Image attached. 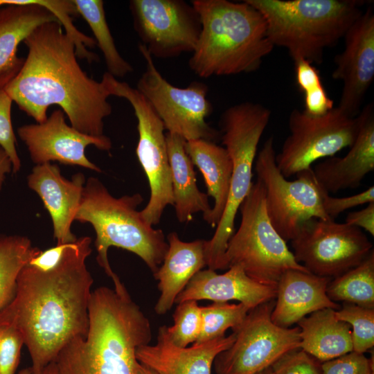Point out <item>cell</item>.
Here are the masks:
<instances>
[{
  "label": "cell",
  "instance_id": "cell-1",
  "mask_svg": "<svg viewBox=\"0 0 374 374\" xmlns=\"http://www.w3.org/2000/svg\"><path fill=\"white\" fill-rule=\"evenodd\" d=\"M91 244L89 236L68 243L61 258L46 269L28 262L19 274L12 299L0 312V323L21 332L33 371L55 362L69 341L88 332L93 279L86 260Z\"/></svg>",
  "mask_w": 374,
  "mask_h": 374
},
{
  "label": "cell",
  "instance_id": "cell-2",
  "mask_svg": "<svg viewBox=\"0 0 374 374\" xmlns=\"http://www.w3.org/2000/svg\"><path fill=\"white\" fill-rule=\"evenodd\" d=\"M28 52L22 69L3 89L37 123L58 105L78 131L104 136V119L112 112L103 82L80 67L75 45L59 21L37 27L24 40Z\"/></svg>",
  "mask_w": 374,
  "mask_h": 374
},
{
  "label": "cell",
  "instance_id": "cell-3",
  "mask_svg": "<svg viewBox=\"0 0 374 374\" xmlns=\"http://www.w3.org/2000/svg\"><path fill=\"white\" fill-rule=\"evenodd\" d=\"M89 330L69 341L55 363L60 374H136V349L149 344L151 325L128 292L100 287L91 292Z\"/></svg>",
  "mask_w": 374,
  "mask_h": 374
},
{
  "label": "cell",
  "instance_id": "cell-4",
  "mask_svg": "<svg viewBox=\"0 0 374 374\" xmlns=\"http://www.w3.org/2000/svg\"><path fill=\"white\" fill-rule=\"evenodd\" d=\"M202 29L188 60L197 76L232 75L258 70L274 48L262 14L246 0H193Z\"/></svg>",
  "mask_w": 374,
  "mask_h": 374
},
{
  "label": "cell",
  "instance_id": "cell-5",
  "mask_svg": "<svg viewBox=\"0 0 374 374\" xmlns=\"http://www.w3.org/2000/svg\"><path fill=\"white\" fill-rule=\"evenodd\" d=\"M143 202L139 193L112 196L96 177L85 182L75 220L89 223L96 233V260L119 292L127 291L112 269L108 260L111 247L121 248L140 257L154 274L161 266L168 244L161 229L147 223L137 210Z\"/></svg>",
  "mask_w": 374,
  "mask_h": 374
},
{
  "label": "cell",
  "instance_id": "cell-6",
  "mask_svg": "<svg viewBox=\"0 0 374 374\" xmlns=\"http://www.w3.org/2000/svg\"><path fill=\"white\" fill-rule=\"evenodd\" d=\"M263 16L274 46L283 47L294 62H323L325 49L344 37L362 15L359 0H246Z\"/></svg>",
  "mask_w": 374,
  "mask_h": 374
},
{
  "label": "cell",
  "instance_id": "cell-7",
  "mask_svg": "<svg viewBox=\"0 0 374 374\" xmlns=\"http://www.w3.org/2000/svg\"><path fill=\"white\" fill-rule=\"evenodd\" d=\"M271 114L269 109L262 104L247 101L226 108L220 116V139L233 168L225 209L213 237L204 242L206 266L210 269H228V242L235 232L239 207L252 186L258 145Z\"/></svg>",
  "mask_w": 374,
  "mask_h": 374
},
{
  "label": "cell",
  "instance_id": "cell-8",
  "mask_svg": "<svg viewBox=\"0 0 374 374\" xmlns=\"http://www.w3.org/2000/svg\"><path fill=\"white\" fill-rule=\"evenodd\" d=\"M240 226L229 239L226 251L228 269L242 268L254 280L275 286L287 270L309 272L295 259L271 224L265 207V190L257 179L241 203Z\"/></svg>",
  "mask_w": 374,
  "mask_h": 374
},
{
  "label": "cell",
  "instance_id": "cell-9",
  "mask_svg": "<svg viewBox=\"0 0 374 374\" xmlns=\"http://www.w3.org/2000/svg\"><path fill=\"white\" fill-rule=\"evenodd\" d=\"M274 137L269 136L258 152L254 169L263 184L268 217L281 238L293 240L301 226L311 218L330 219L324 211L321 187L312 168L297 173L289 181L276 166Z\"/></svg>",
  "mask_w": 374,
  "mask_h": 374
},
{
  "label": "cell",
  "instance_id": "cell-10",
  "mask_svg": "<svg viewBox=\"0 0 374 374\" xmlns=\"http://www.w3.org/2000/svg\"><path fill=\"white\" fill-rule=\"evenodd\" d=\"M101 82L109 96L126 99L134 109L139 132L136 153L150 188L148 203L140 213L144 220L153 226L160 222L166 207L173 205L171 172L163 123L136 88L119 81L107 72L103 75Z\"/></svg>",
  "mask_w": 374,
  "mask_h": 374
},
{
  "label": "cell",
  "instance_id": "cell-11",
  "mask_svg": "<svg viewBox=\"0 0 374 374\" xmlns=\"http://www.w3.org/2000/svg\"><path fill=\"white\" fill-rule=\"evenodd\" d=\"M138 48L145 62V70L137 82L136 89L149 102L167 132L176 134L186 141L215 142L220 139V132L206 121L213 110L207 98L208 86L197 81L184 88L170 84L159 71L145 46L140 43Z\"/></svg>",
  "mask_w": 374,
  "mask_h": 374
},
{
  "label": "cell",
  "instance_id": "cell-12",
  "mask_svg": "<svg viewBox=\"0 0 374 374\" xmlns=\"http://www.w3.org/2000/svg\"><path fill=\"white\" fill-rule=\"evenodd\" d=\"M290 134L276 153L277 167L288 178L311 168L315 161L334 157L350 147L358 132L357 116H351L338 106L319 116L294 109L288 118Z\"/></svg>",
  "mask_w": 374,
  "mask_h": 374
},
{
  "label": "cell",
  "instance_id": "cell-13",
  "mask_svg": "<svg viewBox=\"0 0 374 374\" xmlns=\"http://www.w3.org/2000/svg\"><path fill=\"white\" fill-rule=\"evenodd\" d=\"M290 242L299 264L314 275L330 278L357 267L373 250L361 229L332 219H310Z\"/></svg>",
  "mask_w": 374,
  "mask_h": 374
},
{
  "label": "cell",
  "instance_id": "cell-14",
  "mask_svg": "<svg viewBox=\"0 0 374 374\" xmlns=\"http://www.w3.org/2000/svg\"><path fill=\"white\" fill-rule=\"evenodd\" d=\"M275 299L249 311L233 330L231 346L219 353L213 366L215 374H256L271 366L285 353L300 347V329L281 328L271 319Z\"/></svg>",
  "mask_w": 374,
  "mask_h": 374
},
{
  "label": "cell",
  "instance_id": "cell-15",
  "mask_svg": "<svg viewBox=\"0 0 374 374\" xmlns=\"http://www.w3.org/2000/svg\"><path fill=\"white\" fill-rule=\"evenodd\" d=\"M129 8L141 44L152 58L192 53L201 33L200 17L184 0H132Z\"/></svg>",
  "mask_w": 374,
  "mask_h": 374
},
{
  "label": "cell",
  "instance_id": "cell-16",
  "mask_svg": "<svg viewBox=\"0 0 374 374\" xmlns=\"http://www.w3.org/2000/svg\"><path fill=\"white\" fill-rule=\"evenodd\" d=\"M64 114L61 109H55L45 121L17 129L31 160L36 165L58 161L101 172V169L86 157L85 149L93 145L99 150L109 151L111 139L106 135L93 136L78 131L66 123Z\"/></svg>",
  "mask_w": 374,
  "mask_h": 374
},
{
  "label": "cell",
  "instance_id": "cell-17",
  "mask_svg": "<svg viewBox=\"0 0 374 374\" xmlns=\"http://www.w3.org/2000/svg\"><path fill=\"white\" fill-rule=\"evenodd\" d=\"M345 47L335 57L332 77L342 82L338 107L356 116L374 79V13L368 8L344 36Z\"/></svg>",
  "mask_w": 374,
  "mask_h": 374
},
{
  "label": "cell",
  "instance_id": "cell-18",
  "mask_svg": "<svg viewBox=\"0 0 374 374\" xmlns=\"http://www.w3.org/2000/svg\"><path fill=\"white\" fill-rule=\"evenodd\" d=\"M234 332L190 347L176 346L170 338L168 326L159 328L157 343L139 346L136 351L139 364L157 374H211L217 355L229 348Z\"/></svg>",
  "mask_w": 374,
  "mask_h": 374
},
{
  "label": "cell",
  "instance_id": "cell-19",
  "mask_svg": "<svg viewBox=\"0 0 374 374\" xmlns=\"http://www.w3.org/2000/svg\"><path fill=\"white\" fill-rule=\"evenodd\" d=\"M85 177L82 173L64 178L60 168L51 162L36 165L28 176V186L41 198L48 212L57 244L73 242L76 236L71 232L80 205Z\"/></svg>",
  "mask_w": 374,
  "mask_h": 374
},
{
  "label": "cell",
  "instance_id": "cell-20",
  "mask_svg": "<svg viewBox=\"0 0 374 374\" xmlns=\"http://www.w3.org/2000/svg\"><path fill=\"white\" fill-rule=\"evenodd\" d=\"M357 116L358 132L348 153L343 157H328L312 170L317 183L328 194L357 188L374 170L373 103H368Z\"/></svg>",
  "mask_w": 374,
  "mask_h": 374
},
{
  "label": "cell",
  "instance_id": "cell-21",
  "mask_svg": "<svg viewBox=\"0 0 374 374\" xmlns=\"http://www.w3.org/2000/svg\"><path fill=\"white\" fill-rule=\"evenodd\" d=\"M276 287L260 283L249 277L238 265L224 274L207 269L198 271L178 294L175 303L188 300L213 302L238 301L250 310L274 300Z\"/></svg>",
  "mask_w": 374,
  "mask_h": 374
},
{
  "label": "cell",
  "instance_id": "cell-22",
  "mask_svg": "<svg viewBox=\"0 0 374 374\" xmlns=\"http://www.w3.org/2000/svg\"><path fill=\"white\" fill-rule=\"evenodd\" d=\"M10 3L0 6V89L23 67L25 58L17 55L19 44L42 24L59 21L43 0H10Z\"/></svg>",
  "mask_w": 374,
  "mask_h": 374
},
{
  "label": "cell",
  "instance_id": "cell-23",
  "mask_svg": "<svg viewBox=\"0 0 374 374\" xmlns=\"http://www.w3.org/2000/svg\"><path fill=\"white\" fill-rule=\"evenodd\" d=\"M331 279L299 270L286 271L276 285L271 321L277 326L287 328L319 310H339V305L332 301L326 294Z\"/></svg>",
  "mask_w": 374,
  "mask_h": 374
},
{
  "label": "cell",
  "instance_id": "cell-24",
  "mask_svg": "<svg viewBox=\"0 0 374 374\" xmlns=\"http://www.w3.org/2000/svg\"><path fill=\"white\" fill-rule=\"evenodd\" d=\"M167 242L168 248L163 260L153 274L159 281L161 292L154 307L158 315H163L171 309L178 294L206 266L205 240L185 242L180 240L176 232H171L167 236Z\"/></svg>",
  "mask_w": 374,
  "mask_h": 374
},
{
  "label": "cell",
  "instance_id": "cell-25",
  "mask_svg": "<svg viewBox=\"0 0 374 374\" xmlns=\"http://www.w3.org/2000/svg\"><path fill=\"white\" fill-rule=\"evenodd\" d=\"M166 140L176 217L179 222H188L194 214L201 212L206 222L212 207L207 194L197 185L193 164L185 150L186 141L170 132L166 134Z\"/></svg>",
  "mask_w": 374,
  "mask_h": 374
},
{
  "label": "cell",
  "instance_id": "cell-26",
  "mask_svg": "<svg viewBox=\"0 0 374 374\" xmlns=\"http://www.w3.org/2000/svg\"><path fill=\"white\" fill-rule=\"evenodd\" d=\"M185 150L204 177L207 195L214 200L206 222L215 228L229 197L233 168L231 157L224 147L204 139L186 141Z\"/></svg>",
  "mask_w": 374,
  "mask_h": 374
},
{
  "label": "cell",
  "instance_id": "cell-27",
  "mask_svg": "<svg viewBox=\"0 0 374 374\" xmlns=\"http://www.w3.org/2000/svg\"><path fill=\"white\" fill-rule=\"evenodd\" d=\"M335 311L323 308L296 323L300 329L299 348L321 363L353 351L351 328L337 318Z\"/></svg>",
  "mask_w": 374,
  "mask_h": 374
},
{
  "label": "cell",
  "instance_id": "cell-28",
  "mask_svg": "<svg viewBox=\"0 0 374 374\" xmlns=\"http://www.w3.org/2000/svg\"><path fill=\"white\" fill-rule=\"evenodd\" d=\"M78 15L88 24L96 45L101 51L107 73L114 78H123L134 70L117 49L107 22L104 2L102 0H73Z\"/></svg>",
  "mask_w": 374,
  "mask_h": 374
},
{
  "label": "cell",
  "instance_id": "cell-29",
  "mask_svg": "<svg viewBox=\"0 0 374 374\" xmlns=\"http://www.w3.org/2000/svg\"><path fill=\"white\" fill-rule=\"evenodd\" d=\"M326 294L333 302L342 301L374 308V252L357 267L332 278Z\"/></svg>",
  "mask_w": 374,
  "mask_h": 374
},
{
  "label": "cell",
  "instance_id": "cell-30",
  "mask_svg": "<svg viewBox=\"0 0 374 374\" xmlns=\"http://www.w3.org/2000/svg\"><path fill=\"white\" fill-rule=\"evenodd\" d=\"M40 249L19 235H0V312L12 299L21 269Z\"/></svg>",
  "mask_w": 374,
  "mask_h": 374
},
{
  "label": "cell",
  "instance_id": "cell-31",
  "mask_svg": "<svg viewBox=\"0 0 374 374\" xmlns=\"http://www.w3.org/2000/svg\"><path fill=\"white\" fill-rule=\"evenodd\" d=\"M250 309L244 305L228 302H213L202 307V329L195 343H202L225 335V332L237 328Z\"/></svg>",
  "mask_w": 374,
  "mask_h": 374
},
{
  "label": "cell",
  "instance_id": "cell-32",
  "mask_svg": "<svg viewBox=\"0 0 374 374\" xmlns=\"http://www.w3.org/2000/svg\"><path fill=\"white\" fill-rule=\"evenodd\" d=\"M335 314L351 328L353 351L364 354L373 348L374 308L344 303Z\"/></svg>",
  "mask_w": 374,
  "mask_h": 374
},
{
  "label": "cell",
  "instance_id": "cell-33",
  "mask_svg": "<svg viewBox=\"0 0 374 374\" xmlns=\"http://www.w3.org/2000/svg\"><path fill=\"white\" fill-rule=\"evenodd\" d=\"M174 324L168 327L170 339L176 346L186 347L195 343L202 329V307L195 300L177 304L172 315Z\"/></svg>",
  "mask_w": 374,
  "mask_h": 374
},
{
  "label": "cell",
  "instance_id": "cell-34",
  "mask_svg": "<svg viewBox=\"0 0 374 374\" xmlns=\"http://www.w3.org/2000/svg\"><path fill=\"white\" fill-rule=\"evenodd\" d=\"M271 368L273 374H322L321 362L300 348L283 354Z\"/></svg>",
  "mask_w": 374,
  "mask_h": 374
},
{
  "label": "cell",
  "instance_id": "cell-35",
  "mask_svg": "<svg viewBox=\"0 0 374 374\" xmlns=\"http://www.w3.org/2000/svg\"><path fill=\"white\" fill-rule=\"evenodd\" d=\"M24 339L15 327L0 323V374H15Z\"/></svg>",
  "mask_w": 374,
  "mask_h": 374
},
{
  "label": "cell",
  "instance_id": "cell-36",
  "mask_svg": "<svg viewBox=\"0 0 374 374\" xmlns=\"http://www.w3.org/2000/svg\"><path fill=\"white\" fill-rule=\"evenodd\" d=\"M12 100L6 91L0 89V146L10 157L12 164V172L21 169V160L16 149L17 139L11 121Z\"/></svg>",
  "mask_w": 374,
  "mask_h": 374
},
{
  "label": "cell",
  "instance_id": "cell-37",
  "mask_svg": "<svg viewBox=\"0 0 374 374\" xmlns=\"http://www.w3.org/2000/svg\"><path fill=\"white\" fill-rule=\"evenodd\" d=\"M321 368L322 374H373L371 359L354 351L322 362Z\"/></svg>",
  "mask_w": 374,
  "mask_h": 374
},
{
  "label": "cell",
  "instance_id": "cell-38",
  "mask_svg": "<svg viewBox=\"0 0 374 374\" xmlns=\"http://www.w3.org/2000/svg\"><path fill=\"white\" fill-rule=\"evenodd\" d=\"M321 195L324 211L335 220L339 214L349 208L374 202V187L371 186L359 193L343 197H331L321 188Z\"/></svg>",
  "mask_w": 374,
  "mask_h": 374
},
{
  "label": "cell",
  "instance_id": "cell-39",
  "mask_svg": "<svg viewBox=\"0 0 374 374\" xmlns=\"http://www.w3.org/2000/svg\"><path fill=\"white\" fill-rule=\"evenodd\" d=\"M304 93V112L313 116L326 114L334 107L333 100L328 96L323 84Z\"/></svg>",
  "mask_w": 374,
  "mask_h": 374
},
{
  "label": "cell",
  "instance_id": "cell-40",
  "mask_svg": "<svg viewBox=\"0 0 374 374\" xmlns=\"http://www.w3.org/2000/svg\"><path fill=\"white\" fill-rule=\"evenodd\" d=\"M296 83L301 91H308L321 84V79L319 71L313 64L305 60L294 62Z\"/></svg>",
  "mask_w": 374,
  "mask_h": 374
},
{
  "label": "cell",
  "instance_id": "cell-41",
  "mask_svg": "<svg viewBox=\"0 0 374 374\" xmlns=\"http://www.w3.org/2000/svg\"><path fill=\"white\" fill-rule=\"evenodd\" d=\"M346 223L362 228L374 235V202L368 203L363 209L348 213Z\"/></svg>",
  "mask_w": 374,
  "mask_h": 374
},
{
  "label": "cell",
  "instance_id": "cell-42",
  "mask_svg": "<svg viewBox=\"0 0 374 374\" xmlns=\"http://www.w3.org/2000/svg\"><path fill=\"white\" fill-rule=\"evenodd\" d=\"M12 172V164L6 152L0 146V190L6 180V175Z\"/></svg>",
  "mask_w": 374,
  "mask_h": 374
},
{
  "label": "cell",
  "instance_id": "cell-43",
  "mask_svg": "<svg viewBox=\"0 0 374 374\" xmlns=\"http://www.w3.org/2000/svg\"><path fill=\"white\" fill-rule=\"evenodd\" d=\"M33 374H60V373L56 364L53 362L39 370H33Z\"/></svg>",
  "mask_w": 374,
  "mask_h": 374
},
{
  "label": "cell",
  "instance_id": "cell-44",
  "mask_svg": "<svg viewBox=\"0 0 374 374\" xmlns=\"http://www.w3.org/2000/svg\"><path fill=\"white\" fill-rule=\"evenodd\" d=\"M136 374H157V373L154 372L153 371L150 370V368L139 364L138 366Z\"/></svg>",
  "mask_w": 374,
  "mask_h": 374
},
{
  "label": "cell",
  "instance_id": "cell-45",
  "mask_svg": "<svg viewBox=\"0 0 374 374\" xmlns=\"http://www.w3.org/2000/svg\"><path fill=\"white\" fill-rule=\"evenodd\" d=\"M18 374H33L32 367H28L21 370Z\"/></svg>",
  "mask_w": 374,
  "mask_h": 374
},
{
  "label": "cell",
  "instance_id": "cell-46",
  "mask_svg": "<svg viewBox=\"0 0 374 374\" xmlns=\"http://www.w3.org/2000/svg\"><path fill=\"white\" fill-rule=\"evenodd\" d=\"M256 374H273V372H272L271 366H269V367L260 371L259 373H258Z\"/></svg>",
  "mask_w": 374,
  "mask_h": 374
}]
</instances>
